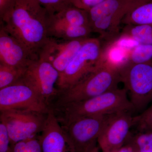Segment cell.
<instances>
[{
	"label": "cell",
	"mask_w": 152,
	"mask_h": 152,
	"mask_svg": "<svg viewBox=\"0 0 152 152\" xmlns=\"http://www.w3.org/2000/svg\"><path fill=\"white\" fill-rule=\"evenodd\" d=\"M48 15L37 0H18L8 16L4 21H1V24L38 56L48 38Z\"/></svg>",
	"instance_id": "obj_1"
},
{
	"label": "cell",
	"mask_w": 152,
	"mask_h": 152,
	"mask_svg": "<svg viewBox=\"0 0 152 152\" xmlns=\"http://www.w3.org/2000/svg\"><path fill=\"white\" fill-rule=\"evenodd\" d=\"M125 88L114 89L84 100L55 108L61 124L77 118L89 116L106 115L121 111L134 112Z\"/></svg>",
	"instance_id": "obj_2"
},
{
	"label": "cell",
	"mask_w": 152,
	"mask_h": 152,
	"mask_svg": "<svg viewBox=\"0 0 152 152\" xmlns=\"http://www.w3.org/2000/svg\"><path fill=\"white\" fill-rule=\"evenodd\" d=\"M119 69L103 62L76 84L60 91L55 107L84 100L117 88L121 82Z\"/></svg>",
	"instance_id": "obj_3"
},
{
	"label": "cell",
	"mask_w": 152,
	"mask_h": 152,
	"mask_svg": "<svg viewBox=\"0 0 152 152\" xmlns=\"http://www.w3.org/2000/svg\"><path fill=\"white\" fill-rule=\"evenodd\" d=\"M103 48L100 39H87L64 71L60 74L57 84L59 91L76 84L100 65Z\"/></svg>",
	"instance_id": "obj_4"
},
{
	"label": "cell",
	"mask_w": 152,
	"mask_h": 152,
	"mask_svg": "<svg viewBox=\"0 0 152 152\" xmlns=\"http://www.w3.org/2000/svg\"><path fill=\"white\" fill-rule=\"evenodd\" d=\"M124 84L135 111H141L152 103V61L142 64L126 63L120 68Z\"/></svg>",
	"instance_id": "obj_5"
},
{
	"label": "cell",
	"mask_w": 152,
	"mask_h": 152,
	"mask_svg": "<svg viewBox=\"0 0 152 152\" xmlns=\"http://www.w3.org/2000/svg\"><path fill=\"white\" fill-rule=\"evenodd\" d=\"M90 26L88 11L70 4L55 13L48 15L47 28L48 37L65 40L85 38Z\"/></svg>",
	"instance_id": "obj_6"
},
{
	"label": "cell",
	"mask_w": 152,
	"mask_h": 152,
	"mask_svg": "<svg viewBox=\"0 0 152 152\" xmlns=\"http://www.w3.org/2000/svg\"><path fill=\"white\" fill-rule=\"evenodd\" d=\"M50 107L31 85L22 78L0 89V111L7 110L31 111L47 114Z\"/></svg>",
	"instance_id": "obj_7"
},
{
	"label": "cell",
	"mask_w": 152,
	"mask_h": 152,
	"mask_svg": "<svg viewBox=\"0 0 152 152\" xmlns=\"http://www.w3.org/2000/svg\"><path fill=\"white\" fill-rule=\"evenodd\" d=\"M48 114L15 110L1 112V122L7 128L11 145L34 137L41 133Z\"/></svg>",
	"instance_id": "obj_8"
},
{
	"label": "cell",
	"mask_w": 152,
	"mask_h": 152,
	"mask_svg": "<svg viewBox=\"0 0 152 152\" xmlns=\"http://www.w3.org/2000/svg\"><path fill=\"white\" fill-rule=\"evenodd\" d=\"M107 115L80 117L61 124L73 152H89L97 145Z\"/></svg>",
	"instance_id": "obj_9"
},
{
	"label": "cell",
	"mask_w": 152,
	"mask_h": 152,
	"mask_svg": "<svg viewBox=\"0 0 152 152\" xmlns=\"http://www.w3.org/2000/svg\"><path fill=\"white\" fill-rule=\"evenodd\" d=\"M132 112L108 115L98 140L102 152H117L126 145L133 127Z\"/></svg>",
	"instance_id": "obj_10"
},
{
	"label": "cell",
	"mask_w": 152,
	"mask_h": 152,
	"mask_svg": "<svg viewBox=\"0 0 152 152\" xmlns=\"http://www.w3.org/2000/svg\"><path fill=\"white\" fill-rule=\"evenodd\" d=\"M151 1L152 0H104L87 11L90 23L98 20L106 28L118 31L123 19L128 13Z\"/></svg>",
	"instance_id": "obj_11"
},
{
	"label": "cell",
	"mask_w": 152,
	"mask_h": 152,
	"mask_svg": "<svg viewBox=\"0 0 152 152\" xmlns=\"http://www.w3.org/2000/svg\"><path fill=\"white\" fill-rule=\"evenodd\" d=\"M59 75V72L51 63L39 58L28 67L23 78L50 106L51 101L59 93L57 87Z\"/></svg>",
	"instance_id": "obj_12"
},
{
	"label": "cell",
	"mask_w": 152,
	"mask_h": 152,
	"mask_svg": "<svg viewBox=\"0 0 152 152\" xmlns=\"http://www.w3.org/2000/svg\"><path fill=\"white\" fill-rule=\"evenodd\" d=\"M88 38L65 40L48 37L38 56L51 63L60 74L64 71Z\"/></svg>",
	"instance_id": "obj_13"
},
{
	"label": "cell",
	"mask_w": 152,
	"mask_h": 152,
	"mask_svg": "<svg viewBox=\"0 0 152 152\" xmlns=\"http://www.w3.org/2000/svg\"><path fill=\"white\" fill-rule=\"evenodd\" d=\"M38 58L37 55L8 32L0 24V63L27 69Z\"/></svg>",
	"instance_id": "obj_14"
},
{
	"label": "cell",
	"mask_w": 152,
	"mask_h": 152,
	"mask_svg": "<svg viewBox=\"0 0 152 152\" xmlns=\"http://www.w3.org/2000/svg\"><path fill=\"white\" fill-rule=\"evenodd\" d=\"M38 137L42 152H73L65 132L53 109L48 113L43 129Z\"/></svg>",
	"instance_id": "obj_15"
},
{
	"label": "cell",
	"mask_w": 152,
	"mask_h": 152,
	"mask_svg": "<svg viewBox=\"0 0 152 152\" xmlns=\"http://www.w3.org/2000/svg\"><path fill=\"white\" fill-rule=\"evenodd\" d=\"M134 152H152V129H136L131 132L126 145Z\"/></svg>",
	"instance_id": "obj_16"
},
{
	"label": "cell",
	"mask_w": 152,
	"mask_h": 152,
	"mask_svg": "<svg viewBox=\"0 0 152 152\" xmlns=\"http://www.w3.org/2000/svg\"><path fill=\"white\" fill-rule=\"evenodd\" d=\"M126 25H152V1L145 3L134 9L123 19Z\"/></svg>",
	"instance_id": "obj_17"
},
{
	"label": "cell",
	"mask_w": 152,
	"mask_h": 152,
	"mask_svg": "<svg viewBox=\"0 0 152 152\" xmlns=\"http://www.w3.org/2000/svg\"><path fill=\"white\" fill-rule=\"evenodd\" d=\"M121 35L133 39L139 44L152 45V25H126Z\"/></svg>",
	"instance_id": "obj_18"
},
{
	"label": "cell",
	"mask_w": 152,
	"mask_h": 152,
	"mask_svg": "<svg viewBox=\"0 0 152 152\" xmlns=\"http://www.w3.org/2000/svg\"><path fill=\"white\" fill-rule=\"evenodd\" d=\"M26 69L0 63V89L18 81L23 77Z\"/></svg>",
	"instance_id": "obj_19"
},
{
	"label": "cell",
	"mask_w": 152,
	"mask_h": 152,
	"mask_svg": "<svg viewBox=\"0 0 152 152\" xmlns=\"http://www.w3.org/2000/svg\"><path fill=\"white\" fill-rule=\"evenodd\" d=\"M152 61V45L139 44L132 49L126 63L142 64Z\"/></svg>",
	"instance_id": "obj_20"
},
{
	"label": "cell",
	"mask_w": 152,
	"mask_h": 152,
	"mask_svg": "<svg viewBox=\"0 0 152 152\" xmlns=\"http://www.w3.org/2000/svg\"><path fill=\"white\" fill-rule=\"evenodd\" d=\"M12 152H42L38 136L11 145Z\"/></svg>",
	"instance_id": "obj_21"
},
{
	"label": "cell",
	"mask_w": 152,
	"mask_h": 152,
	"mask_svg": "<svg viewBox=\"0 0 152 152\" xmlns=\"http://www.w3.org/2000/svg\"><path fill=\"white\" fill-rule=\"evenodd\" d=\"M133 127L136 129H152V103L141 113L133 117Z\"/></svg>",
	"instance_id": "obj_22"
},
{
	"label": "cell",
	"mask_w": 152,
	"mask_h": 152,
	"mask_svg": "<svg viewBox=\"0 0 152 152\" xmlns=\"http://www.w3.org/2000/svg\"><path fill=\"white\" fill-rule=\"evenodd\" d=\"M37 1L46 10L49 15L57 12L72 4L70 0H37Z\"/></svg>",
	"instance_id": "obj_23"
},
{
	"label": "cell",
	"mask_w": 152,
	"mask_h": 152,
	"mask_svg": "<svg viewBox=\"0 0 152 152\" xmlns=\"http://www.w3.org/2000/svg\"><path fill=\"white\" fill-rule=\"evenodd\" d=\"M0 152H12L10 140L5 126L0 123Z\"/></svg>",
	"instance_id": "obj_24"
},
{
	"label": "cell",
	"mask_w": 152,
	"mask_h": 152,
	"mask_svg": "<svg viewBox=\"0 0 152 152\" xmlns=\"http://www.w3.org/2000/svg\"><path fill=\"white\" fill-rule=\"evenodd\" d=\"M18 0H0L1 21L4 22L8 16Z\"/></svg>",
	"instance_id": "obj_25"
},
{
	"label": "cell",
	"mask_w": 152,
	"mask_h": 152,
	"mask_svg": "<svg viewBox=\"0 0 152 152\" xmlns=\"http://www.w3.org/2000/svg\"><path fill=\"white\" fill-rule=\"evenodd\" d=\"M72 4L79 8L88 11L104 0H70Z\"/></svg>",
	"instance_id": "obj_26"
},
{
	"label": "cell",
	"mask_w": 152,
	"mask_h": 152,
	"mask_svg": "<svg viewBox=\"0 0 152 152\" xmlns=\"http://www.w3.org/2000/svg\"><path fill=\"white\" fill-rule=\"evenodd\" d=\"M117 152H134L130 147L127 145H125Z\"/></svg>",
	"instance_id": "obj_27"
},
{
	"label": "cell",
	"mask_w": 152,
	"mask_h": 152,
	"mask_svg": "<svg viewBox=\"0 0 152 152\" xmlns=\"http://www.w3.org/2000/svg\"><path fill=\"white\" fill-rule=\"evenodd\" d=\"M89 152H100V149L96 145Z\"/></svg>",
	"instance_id": "obj_28"
}]
</instances>
